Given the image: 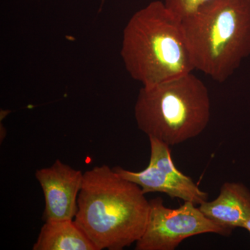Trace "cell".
Wrapping results in <instances>:
<instances>
[{
    "label": "cell",
    "instance_id": "6da1fadb",
    "mask_svg": "<svg viewBox=\"0 0 250 250\" xmlns=\"http://www.w3.org/2000/svg\"><path fill=\"white\" fill-rule=\"evenodd\" d=\"M141 188L106 165L83 173L75 223L97 250H122L142 236L149 201Z\"/></svg>",
    "mask_w": 250,
    "mask_h": 250
},
{
    "label": "cell",
    "instance_id": "7a4b0ae2",
    "mask_svg": "<svg viewBox=\"0 0 250 250\" xmlns=\"http://www.w3.org/2000/svg\"><path fill=\"white\" fill-rule=\"evenodd\" d=\"M125 69L143 86H152L195 70L182 21L164 1L139 10L123 30L121 50Z\"/></svg>",
    "mask_w": 250,
    "mask_h": 250
},
{
    "label": "cell",
    "instance_id": "3957f363",
    "mask_svg": "<svg viewBox=\"0 0 250 250\" xmlns=\"http://www.w3.org/2000/svg\"><path fill=\"white\" fill-rule=\"evenodd\" d=\"M195 70L223 83L250 56V0H209L182 20Z\"/></svg>",
    "mask_w": 250,
    "mask_h": 250
},
{
    "label": "cell",
    "instance_id": "277c9868",
    "mask_svg": "<svg viewBox=\"0 0 250 250\" xmlns=\"http://www.w3.org/2000/svg\"><path fill=\"white\" fill-rule=\"evenodd\" d=\"M205 83L191 73L152 86H142L134 106L138 127L148 138L173 146L197 137L210 118Z\"/></svg>",
    "mask_w": 250,
    "mask_h": 250
},
{
    "label": "cell",
    "instance_id": "5b68a950",
    "mask_svg": "<svg viewBox=\"0 0 250 250\" xmlns=\"http://www.w3.org/2000/svg\"><path fill=\"white\" fill-rule=\"evenodd\" d=\"M149 218L136 250H174L190 237L213 233L228 236L221 227L206 217L199 207L184 202L179 208H167L162 199L149 201Z\"/></svg>",
    "mask_w": 250,
    "mask_h": 250
},
{
    "label": "cell",
    "instance_id": "8992f818",
    "mask_svg": "<svg viewBox=\"0 0 250 250\" xmlns=\"http://www.w3.org/2000/svg\"><path fill=\"white\" fill-rule=\"evenodd\" d=\"M149 140L150 160L146 169L133 172L118 166L113 170L123 178L139 186L144 194L162 192L171 198L180 199L195 205L208 201V193L176 167L171 156L170 146L154 138L149 137Z\"/></svg>",
    "mask_w": 250,
    "mask_h": 250
},
{
    "label": "cell",
    "instance_id": "52a82bcc",
    "mask_svg": "<svg viewBox=\"0 0 250 250\" xmlns=\"http://www.w3.org/2000/svg\"><path fill=\"white\" fill-rule=\"evenodd\" d=\"M35 176L45 197L44 220H74L83 182L82 171L57 159L50 167L36 170Z\"/></svg>",
    "mask_w": 250,
    "mask_h": 250
},
{
    "label": "cell",
    "instance_id": "ba28073f",
    "mask_svg": "<svg viewBox=\"0 0 250 250\" xmlns=\"http://www.w3.org/2000/svg\"><path fill=\"white\" fill-rule=\"evenodd\" d=\"M199 208L229 236L250 218V190L241 183L225 182L216 199L204 202Z\"/></svg>",
    "mask_w": 250,
    "mask_h": 250
},
{
    "label": "cell",
    "instance_id": "9c48e42d",
    "mask_svg": "<svg viewBox=\"0 0 250 250\" xmlns=\"http://www.w3.org/2000/svg\"><path fill=\"white\" fill-rule=\"evenodd\" d=\"M33 250H98L74 220L45 221Z\"/></svg>",
    "mask_w": 250,
    "mask_h": 250
},
{
    "label": "cell",
    "instance_id": "30bf717a",
    "mask_svg": "<svg viewBox=\"0 0 250 250\" xmlns=\"http://www.w3.org/2000/svg\"><path fill=\"white\" fill-rule=\"evenodd\" d=\"M209 0H164L167 9L182 21Z\"/></svg>",
    "mask_w": 250,
    "mask_h": 250
},
{
    "label": "cell",
    "instance_id": "8fae6325",
    "mask_svg": "<svg viewBox=\"0 0 250 250\" xmlns=\"http://www.w3.org/2000/svg\"><path fill=\"white\" fill-rule=\"evenodd\" d=\"M244 228L248 230L250 234V218L247 220L246 223H244V225H243V228Z\"/></svg>",
    "mask_w": 250,
    "mask_h": 250
}]
</instances>
